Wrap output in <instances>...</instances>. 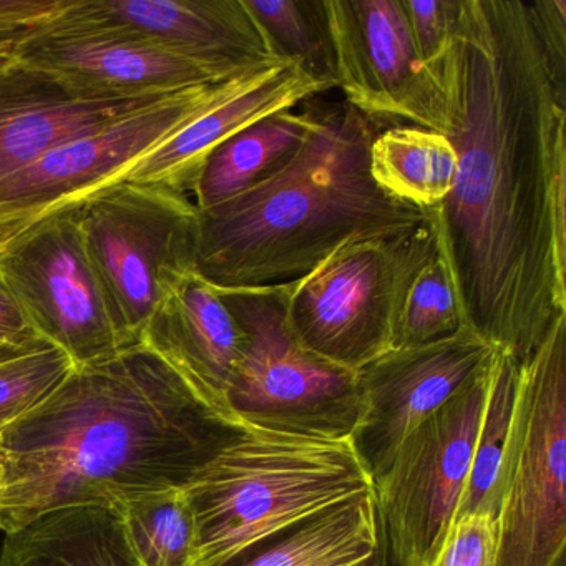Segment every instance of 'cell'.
Listing matches in <instances>:
<instances>
[{
	"label": "cell",
	"instance_id": "4fadbf2b",
	"mask_svg": "<svg viewBox=\"0 0 566 566\" xmlns=\"http://www.w3.org/2000/svg\"><path fill=\"white\" fill-rule=\"evenodd\" d=\"M493 353L465 326L437 343L390 349L357 373L359 419L350 442L373 483L406 437L479 376Z\"/></svg>",
	"mask_w": 566,
	"mask_h": 566
},
{
	"label": "cell",
	"instance_id": "9a60e30c",
	"mask_svg": "<svg viewBox=\"0 0 566 566\" xmlns=\"http://www.w3.org/2000/svg\"><path fill=\"white\" fill-rule=\"evenodd\" d=\"M178 92V91H177ZM168 94L87 91L18 57L0 61V181L75 138L157 104Z\"/></svg>",
	"mask_w": 566,
	"mask_h": 566
},
{
	"label": "cell",
	"instance_id": "3957f363",
	"mask_svg": "<svg viewBox=\"0 0 566 566\" xmlns=\"http://www.w3.org/2000/svg\"><path fill=\"white\" fill-rule=\"evenodd\" d=\"M390 127L346 102L317 101L303 147L256 187L198 210L195 271L214 290L297 283L350 241L396 238L429 223L432 208L384 193L369 170L374 138Z\"/></svg>",
	"mask_w": 566,
	"mask_h": 566
},
{
	"label": "cell",
	"instance_id": "d6a6232c",
	"mask_svg": "<svg viewBox=\"0 0 566 566\" xmlns=\"http://www.w3.org/2000/svg\"><path fill=\"white\" fill-rule=\"evenodd\" d=\"M380 528V526H379ZM359 566H394L392 559L389 556V549H387L386 539H384L382 532L379 536V545H377L376 552L366 562L360 563Z\"/></svg>",
	"mask_w": 566,
	"mask_h": 566
},
{
	"label": "cell",
	"instance_id": "f1b7e54d",
	"mask_svg": "<svg viewBox=\"0 0 566 566\" xmlns=\"http://www.w3.org/2000/svg\"><path fill=\"white\" fill-rule=\"evenodd\" d=\"M495 549L496 518L457 516L432 566H493Z\"/></svg>",
	"mask_w": 566,
	"mask_h": 566
},
{
	"label": "cell",
	"instance_id": "7402d4cb",
	"mask_svg": "<svg viewBox=\"0 0 566 566\" xmlns=\"http://www.w3.org/2000/svg\"><path fill=\"white\" fill-rule=\"evenodd\" d=\"M465 326L432 208V218L417 231L403 268L394 314L392 349L437 343L455 336Z\"/></svg>",
	"mask_w": 566,
	"mask_h": 566
},
{
	"label": "cell",
	"instance_id": "ac0fdd59",
	"mask_svg": "<svg viewBox=\"0 0 566 566\" xmlns=\"http://www.w3.org/2000/svg\"><path fill=\"white\" fill-rule=\"evenodd\" d=\"M140 344L167 360L213 406L234 416L228 390L247 353L248 334L220 291L197 271L181 273L168 284Z\"/></svg>",
	"mask_w": 566,
	"mask_h": 566
},
{
	"label": "cell",
	"instance_id": "ba28073f",
	"mask_svg": "<svg viewBox=\"0 0 566 566\" xmlns=\"http://www.w3.org/2000/svg\"><path fill=\"white\" fill-rule=\"evenodd\" d=\"M490 363L406 437L374 482L394 566H432L452 528L472 465Z\"/></svg>",
	"mask_w": 566,
	"mask_h": 566
},
{
	"label": "cell",
	"instance_id": "cb8c5ba5",
	"mask_svg": "<svg viewBox=\"0 0 566 566\" xmlns=\"http://www.w3.org/2000/svg\"><path fill=\"white\" fill-rule=\"evenodd\" d=\"M518 369L520 363L509 353L495 349L472 465L455 518L463 515L496 518L499 515L500 475L515 409Z\"/></svg>",
	"mask_w": 566,
	"mask_h": 566
},
{
	"label": "cell",
	"instance_id": "52a82bcc",
	"mask_svg": "<svg viewBox=\"0 0 566 566\" xmlns=\"http://www.w3.org/2000/svg\"><path fill=\"white\" fill-rule=\"evenodd\" d=\"M220 294L248 334L247 353L228 390L231 412L264 429L350 439L359 419L357 373L297 343L287 326L284 287Z\"/></svg>",
	"mask_w": 566,
	"mask_h": 566
},
{
	"label": "cell",
	"instance_id": "44dd1931",
	"mask_svg": "<svg viewBox=\"0 0 566 566\" xmlns=\"http://www.w3.org/2000/svg\"><path fill=\"white\" fill-rule=\"evenodd\" d=\"M374 492L327 510L223 566H359L379 545Z\"/></svg>",
	"mask_w": 566,
	"mask_h": 566
},
{
	"label": "cell",
	"instance_id": "83f0119b",
	"mask_svg": "<svg viewBox=\"0 0 566 566\" xmlns=\"http://www.w3.org/2000/svg\"><path fill=\"white\" fill-rule=\"evenodd\" d=\"M74 0H0V61L65 14Z\"/></svg>",
	"mask_w": 566,
	"mask_h": 566
},
{
	"label": "cell",
	"instance_id": "2e32d148",
	"mask_svg": "<svg viewBox=\"0 0 566 566\" xmlns=\"http://www.w3.org/2000/svg\"><path fill=\"white\" fill-rule=\"evenodd\" d=\"M15 57L77 87L122 95L168 94L218 84L250 71L185 57L135 35L81 31L55 22L25 42Z\"/></svg>",
	"mask_w": 566,
	"mask_h": 566
},
{
	"label": "cell",
	"instance_id": "e575fe53",
	"mask_svg": "<svg viewBox=\"0 0 566 566\" xmlns=\"http://www.w3.org/2000/svg\"><path fill=\"white\" fill-rule=\"evenodd\" d=\"M4 482H6L4 463H2V459H0V492H2V489H4Z\"/></svg>",
	"mask_w": 566,
	"mask_h": 566
},
{
	"label": "cell",
	"instance_id": "d4e9b609",
	"mask_svg": "<svg viewBox=\"0 0 566 566\" xmlns=\"http://www.w3.org/2000/svg\"><path fill=\"white\" fill-rule=\"evenodd\" d=\"M140 566H197V526L184 489L114 503Z\"/></svg>",
	"mask_w": 566,
	"mask_h": 566
},
{
	"label": "cell",
	"instance_id": "5b68a950",
	"mask_svg": "<svg viewBox=\"0 0 566 566\" xmlns=\"http://www.w3.org/2000/svg\"><path fill=\"white\" fill-rule=\"evenodd\" d=\"M566 314L520 363L493 566H565Z\"/></svg>",
	"mask_w": 566,
	"mask_h": 566
},
{
	"label": "cell",
	"instance_id": "484cf974",
	"mask_svg": "<svg viewBox=\"0 0 566 566\" xmlns=\"http://www.w3.org/2000/svg\"><path fill=\"white\" fill-rule=\"evenodd\" d=\"M277 61L336 84L324 0H244Z\"/></svg>",
	"mask_w": 566,
	"mask_h": 566
},
{
	"label": "cell",
	"instance_id": "4316f807",
	"mask_svg": "<svg viewBox=\"0 0 566 566\" xmlns=\"http://www.w3.org/2000/svg\"><path fill=\"white\" fill-rule=\"evenodd\" d=\"M74 367L48 340L0 360V432L44 402Z\"/></svg>",
	"mask_w": 566,
	"mask_h": 566
},
{
	"label": "cell",
	"instance_id": "7a4b0ae2",
	"mask_svg": "<svg viewBox=\"0 0 566 566\" xmlns=\"http://www.w3.org/2000/svg\"><path fill=\"white\" fill-rule=\"evenodd\" d=\"M243 426L144 344L75 366L0 432V532L61 506L184 489Z\"/></svg>",
	"mask_w": 566,
	"mask_h": 566
},
{
	"label": "cell",
	"instance_id": "6da1fadb",
	"mask_svg": "<svg viewBox=\"0 0 566 566\" xmlns=\"http://www.w3.org/2000/svg\"><path fill=\"white\" fill-rule=\"evenodd\" d=\"M430 69L457 155L440 247L467 326L522 363L566 314V72L528 0H460Z\"/></svg>",
	"mask_w": 566,
	"mask_h": 566
},
{
	"label": "cell",
	"instance_id": "8fae6325",
	"mask_svg": "<svg viewBox=\"0 0 566 566\" xmlns=\"http://www.w3.org/2000/svg\"><path fill=\"white\" fill-rule=\"evenodd\" d=\"M0 280L35 334L64 350L74 366L101 363L124 350L72 208L6 241Z\"/></svg>",
	"mask_w": 566,
	"mask_h": 566
},
{
	"label": "cell",
	"instance_id": "836d02e7",
	"mask_svg": "<svg viewBox=\"0 0 566 566\" xmlns=\"http://www.w3.org/2000/svg\"><path fill=\"white\" fill-rule=\"evenodd\" d=\"M28 349H31V347H28ZM28 349H14V347H9L4 346V344H0V360L9 359V357L15 356V354L19 353H24V350Z\"/></svg>",
	"mask_w": 566,
	"mask_h": 566
},
{
	"label": "cell",
	"instance_id": "603a6c76",
	"mask_svg": "<svg viewBox=\"0 0 566 566\" xmlns=\"http://www.w3.org/2000/svg\"><path fill=\"white\" fill-rule=\"evenodd\" d=\"M369 170L384 193L430 210L452 191L457 155L446 135L416 125H390L370 145Z\"/></svg>",
	"mask_w": 566,
	"mask_h": 566
},
{
	"label": "cell",
	"instance_id": "277c9868",
	"mask_svg": "<svg viewBox=\"0 0 566 566\" xmlns=\"http://www.w3.org/2000/svg\"><path fill=\"white\" fill-rule=\"evenodd\" d=\"M373 492L350 439L244 423L184 486L197 526V566L227 565Z\"/></svg>",
	"mask_w": 566,
	"mask_h": 566
},
{
	"label": "cell",
	"instance_id": "1f68e13d",
	"mask_svg": "<svg viewBox=\"0 0 566 566\" xmlns=\"http://www.w3.org/2000/svg\"><path fill=\"white\" fill-rule=\"evenodd\" d=\"M41 340L44 339L32 329L11 291L0 280V344L14 349H28Z\"/></svg>",
	"mask_w": 566,
	"mask_h": 566
},
{
	"label": "cell",
	"instance_id": "5bb4252c",
	"mask_svg": "<svg viewBox=\"0 0 566 566\" xmlns=\"http://www.w3.org/2000/svg\"><path fill=\"white\" fill-rule=\"evenodd\" d=\"M55 24L135 35L234 71L277 61L244 0H74Z\"/></svg>",
	"mask_w": 566,
	"mask_h": 566
},
{
	"label": "cell",
	"instance_id": "d6986e66",
	"mask_svg": "<svg viewBox=\"0 0 566 566\" xmlns=\"http://www.w3.org/2000/svg\"><path fill=\"white\" fill-rule=\"evenodd\" d=\"M0 566H140L115 505L61 506L6 533Z\"/></svg>",
	"mask_w": 566,
	"mask_h": 566
},
{
	"label": "cell",
	"instance_id": "e0dca14e",
	"mask_svg": "<svg viewBox=\"0 0 566 566\" xmlns=\"http://www.w3.org/2000/svg\"><path fill=\"white\" fill-rule=\"evenodd\" d=\"M333 88L334 82L316 77L296 62H268L230 97L130 165L118 181L167 185L191 198L198 171L218 145L268 115L296 108Z\"/></svg>",
	"mask_w": 566,
	"mask_h": 566
},
{
	"label": "cell",
	"instance_id": "9c48e42d",
	"mask_svg": "<svg viewBox=\"0 0 566 566\" xmlns=\"http://www.w3.org/2000/svg\"><path fill=\"white\" fill-rule=\"evenodd\" d=\"M261 65L218 84L174 92L157 104L54 148L0 181V247L31 224L117 184L130 165L230 97Z\"/></svg>",
	"mask_w": 566,
	"mask_h": 566
},
{
	"label": "cell",
	"instance_id": "f546056e",
	"mask_svg": "<svg viewBox=\"0 0 566 566\" xmlns=\"http://www.w3.org/2000/svg\"><path fill=\"white\" fill-rule=\"evenodd\" d=\"M410 31L420 59L432 67L446 51L457 18L460 0H402Z\"/></svg>",
	"mask_w": 566,
	"mask_h": 566
},
{
	"label": "cell",
	"instance_id": "4dcf8cb0",
	"mask_svg": "<svg viewBox=\"0 0 566 566\" xmlns=\"http://www.w3.org/2000/svg\"><path fill=\"white\" fill-rule=\"evenodd\" d=\"M528 4L549 59L559 71L566 72L565 0H528Z\"/></svg>",
	"mask_w": 566,
	"mask_h": 566
},
{
	"label": "cell",
	"instance_id": "ffe728a7",
	"mask_svg": "<svg viewBox=\"0 0 566 566\" xmlns=\"http://www.w3.org/2000/svg\"><path fill=\"white\" fill-rule=\"evenodd\" d=\"M316 98L268 115L218 145L205 158L195 180L191 200L198 210L251 190L290 164L313 130Z\"/></svg>",
	"mask_w": 566,
	"mask_h": 566
},
{
	"label": "cell",
	"instance_id": "8992f818",
	"mask_svg": "<svg viewBox=\"0 0 566 566\" xmlns=\"http://www.w3.org/2000/svg\"><path fill=\"white\" fill-rule=\"evenodd\" d=\"M72 210L120 346H137L168 284L195 270L197 205L167 185L118 181Z\"/></svg>",
	"mask_w": 566,
	"mask_h": 566
},
{
	"label": "cell",
	"instance_id": "7c38bea8",
	"mask_svg": "<svg viewBox=\"0 0 566 566\" xmlns=\"http://www.w3.org/2000/svg\"><path fill=\"white\" fill-rule=\"evenodd\" d=\"M336 88L384 124L440 134L442 92L420 59L402 0H324Z\"/></svg>",
	"mask_w": 566,
	"mask_h": 566
},
{
	"label": "cell",
	"instance_id": "30bf717a",
	"mask_svg": "<svg viewBox=\"0 0 566 566\" xmlns=\"http://www.w3.org/2000/svg\"><path fill=\"white\" fill-rule=\"evenodd\" d=\"M417 231L350 241L284 286L287 326L297 343L350 373L389 353L397 293Z\"/></svg>",
	"mask_w": 566,
	"mask_h": 566
}]
</instances>
